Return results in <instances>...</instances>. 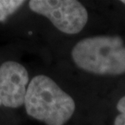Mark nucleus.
Segmentation results:
<instances>
[{
  "label": "nucleus",
  "mask_w": 125,
  "mask_h": 125,
  "mask_svg": "<svg viewBox=\"0 0 125 125\" xmlns=\"http://www.w3.org/2000/svg\"><path fill=\"white\" fill-rule=\"evenodd\" d=\"M72 58L79 68L102 76L125 73V44L119 36L86 37L75 45Z\"/></svg>",
  "instance_id": "2"
},
{
  "label": "nucleus",
  "mask_w": 125,
  "mask_h": 125,
  "mask_svg": "<svg viewBox=\"0 0 125 125\" xmlns=\"http://www.w3.org/2000/svg\"><path fill=\"white\" fill-rule=\"evenodd\" d=\"M117 109L120 112L115 119V125H125V96L121 97L117 103Z\"/></svg>",
  "instance_id": "6"
},
{
  "label": "nucleus",
  "mask_w": 125,
  "mask_h": 125,
  "mask_svg": "<svg viewBox=\"0 0 125 125\" xmlns=\"http://www.w3.org/2000/svg\"><path fill=\"white\" fill-rule=\"evenodd\" d=\"M31 11L49 19L64 33L76 34L88 21V12L81 2L76 0H31Z\"/></svg>",
  "instance_id": "3"
},
{
  "label": "nucleus",
  "mask_w": 125,
  "mask_h": 125,
  "mask_svg": "<svg viewBox=\"0 0 125 125\" xmlns=\"http://www.w3.org/2000/svg\"><path fill=\"white\" fill-rule=\"evenodd\" d=\"M122 2H123L124 4H125V0H124V1H122Z\"/></svg>",
  "instance_id": "7"
},
{
  "label": "nucleus",
  "mask_w": 125,
  "mask_h": 125,
  "mask_svg": "<svg viewBox=\"0 0 125 125\" xmlns=\"http://www.w3.org/2000/svg\"><path fill=\"white\" fill-rule=\"evenodd\" d=\"M29 74L23 65L7 61L0 66V106L18 108L24 104Z\"/></svg>",
  "instance_id": "4"
},
{
  "label": "nucleus",
  "mask_w": 125,
  "mask_h": 125,
  "mask_svg": "<svg viewBox=\"0 0 125 125\" xmlns=\"http://www.w3.org/2000/svg\"><path fill=\"white\" fill-rule=\"evenodd\" d=\"M24 2L21 0H0V22L15 13Z\"/></svg>",
  "instance_id": "5"
},
{
  "label": "nucleus",
  "mask_w": 125,
  "mask_h": 125,
  "mask_svg": "<svg viewBox=\"0 0 125 125\" xmlns=\"http://www.w3.org/2000/svg\"><path fill=\"white\" fill-rule=\"evenodd\" d=\"M24 106L27 114L46 125H64L73 115V98L50 77L34 76L27 88Z\"/></svg>",
  "instance_id": "1"
}]
</instances>
